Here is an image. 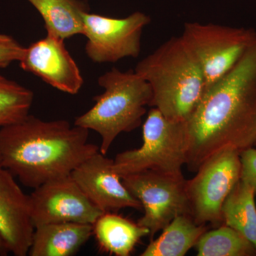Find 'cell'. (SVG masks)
I'll use <instances>...</instances> for the list:
<instances>
[{
	"label": "cell",
	"instance_id": "9",
	"mask_svg": "<svg viewBox=\"0 0 256 256\" xmlns=\"http://www.w3.org/2000/svg\"><path fill=\"white\" fill-rule=\"evenodd\" d=\"M151 18L141 12L127 18H112L86 13L84 35L87 38L85 52L95 63H114L140 53L141 37Z\"/></svg>",
	"mask_w": 256,
	"mask_h": 256
},
{
	"label": "cell",
	"instance_id": "11",
	"mask_svg": "<svg viewBox=\"0 0 256 256\" xmlns=\"http://www.w3.org/2000/svg\"><path fill=\"white\" fill-rule=\"evenodd\" d=\"M70 176L88 198L104 213H116L127 208H142L139 200L114 172V160L100 151L77 166Z\"/></svg>",
	"mask_w": 256,
	"mask_h": 256
},
{
	"label": "cell",
	"instance_id": "12",
	"mask_svg": "<svg viewBox=\"0 0 256 256\" xmlns=\"http://www.w3.org/2000/svg\"><path fill=\"white\" fill-rule=\"evenodd\" d=\"M64 41L47 34L26 47L18 63L24 70L34 74L52 87L76 95L82 89L84 78Z\"/></svg>",
	"mask_w": 256,
	"mask_h": 256
},
{
	"label": "cell",
	"instance_id": "3",
	"mask_svg": "<svg viewBox=\"0 0 256 256\" xmlns=\"http://www.w3.org/2000/svg\"><path fill=\"white\" fill-rule=\"evenodd\" d=\"M134 72L150 86L151 107L166 118L185 122L204 92L200 64L181 36H173L138 62Z\"/></svg>",
	"mask_w": 256,
	"mask_h": 256
},
{
	"label": "cell",
	"instance_id": "4",
	"mask_svg": "<svg viewBox=\"0 0 256 256\" xmlns=\"http://www.w3.org/2000/svg\"><path fill=\"white\" fill-rule=\"evenodd\" d=\"M98 82L105 92L94 98L95 105L77 117L74 124L98 133L100 152L106 156L120 134L132 132L142 124L152 92L150 84L132 70L112 68Z\"/></svg>",
	"mask_w": 256,
	"mask_h": 256
},
{
	"label": "cell",
	"instance_id": "23",
	"mask_svg": "<svg viewBox=\"0 0 256 256\" xmlns=\"http://www.w3.org/2000/svg\"><path fill=\"white\" fill-rule=\"evenodd\" d=\"M8 247H6V244L2 237L0 236V256H6L8 255L9 252Z\"/></svg>",
	"mask_w": 256,
	"mask_h": 256
},
{
	"label": "cell",
	"instance_id": "1",
	"mask_svg": "<svg viewBox=\"0 0 256 256\" xmlns=\"http://www.w3.org/2000/svg\"><path fill=\"white\" fill-rule=\"evenodd\" d=\"M188 169L196 172L226 150L256 146V40L228 74L207 88L185 122Z\"/></svg>",
	"mask_w": 256,
	"mask_h": 256
},
{
	"label": "cell",
	"instance_id": "20",
	"mask_svg": "<svg viewBox=\"0 0 256 256\" xmlns=\"http://www.w3.org/2000/svg\"><path fill=\"white\" fill-rule=\"evenodd\" d=\"M33 92L0 74V128L16 124L30 114Z\"/></svg>",
	"mask_w": 256,
	"mask_h": 256
},
{
	"label": "cell",
	"instance_id": "22",
	"mask_svg": "<svg viewBox=\"0 0 256 256\" xmlns=\"http://www.w3.org/2000/svg\"><path fill=\"white\" fill-rule=\"evenodd\" d=\"M240 181L252 188L256 195V149L250 148L240 153Z\"/></svg>",
	"mask_w": 256,
	"mask_h": 256
},
{
	"label": "cell",
	"instance_id": "19",
	"mask_svg": "<svg viewBox=\"0 0 256 256\" xmlns=\"http://www.w3.org/2000/svg\"><path fill=\"white\" fill-rule=\"evenodd\" d=\"M198 256H254V244L228 226L206 230L195 246Z\"/></svg>",
	"mask_w": 256,
	"mask_h": 256
},
{
	"label": "cell",
	"instance_id": "16",
	"mask_svg": "<svg viewBox=\"0 0 256 256\" xmlns=\"http://www.w3.org/2000/svg\"><path fill=\"white\" fill-rule=\"evenodd\" d=\"M36 8L44 22L47 34L62 40L84 35V18L89 12L82 0H28Z\"/></svg>",
	"mask_w": 256,
	"mask_h": 256
},
{
	"label": "cell",
	"instance_id": "10",
	"mask_svg": "<svg viewBox=\"0 0 256 256\" xmlns=\"http://www.w3.org/2000/svg\"><path fill=\"white\" fill-rule=\"evenodd\" d=\"M34 190L30 197L34 227L63 222L94 225L104 214L70 175L47 182Z\"/></svg>",
	"mask_w": 256,
	"mask_h": 256
},
{
	"label": "cell",
	"instance_id": "17",
	"mask_svg": "<svg viewBox=\"0 0 256 256\" xmlns=\"http://www.w3.org/2000/svg\"><path fill=\"white\" fill-rule=\"evenodd\" d=\"M208 230V226L195 223L191 216L178 215L163 229L158 238L151 240L141 256H185Z\"/></svg>",
	"mask_w": 256,
	"mask_h": 256
},
{
	"label": "cell",
	"instance_id": "15",
	"mask_svg": "<svg viewBox=\"0 0 256 256\" xmlns=\"http://www.w3.org/2000/svg\"><path fill=\"white\" fill-rule=\"evenodd\" d=\"M94 235L101 250L116 256H129L150 230L116 213H104L94 224Z\"/></svg>",
	"mask_w": 256,
	"mask_h": 256
},
{
	"label": "cell",
	"instance_id": "8",
	"mask_svg": "<svg viewBox=\"0 0 256 256\" xmlns=\"http://www.w3.org/2000/svg\"><path fill=\"white\" fill-rule=\"evenodd\" d=\"M124 186L138 198L144 215L138 223L150 230V238L162 230L175 217L188 214L186 180L183 174L146 170L122 178Z\"/></svg>",
	"mask_w": 256,
	"mask_h": 256
},
{
	"label": "cell",
	"instance_id": "7",
	"mask_svg": "<svg viewBox=\"0 0 256 256\" xmlns=\"http://www.w3.org/2000/svg\"><path fill=\"white\" fill-rule=\"evenodd\" d=\"M240 153L226 150L206 160L191 180H186L188 214L200 225L223 224L222 208L240 180Z\"/></svg>",
	"mask_w": 256,
	"mask_h": 256
},
{
	"label": "cell",
	"instance_id": "2",
	"mask_svg": "<svg viewBox=\"0 0 256 256\" xmlns=\"http://www.w3.org/2000/svg\"><path fill=\"white\" fill-rule=\"evenodd\" d=\"M88 133L65 120L46 121L28 114L0 128L2 168L32 188L69 176L100 151L98 146L88 142Z\"/></svg>",
	"mask_w": 256,
	"mask_h": 256
},
{
	"label": "cell",
	"instance_id": "14",
	"mask_svg": "<svg viewBox=\"0 0 256 256\" xmlns=\"http://www.w3.org/2000/svg\"><path fill=\"white\" fill-rule=\"evenodd\" d=\"M94 235V226L87 224L54 223L35 227L28 255L72 256Z\"/></svg>",
	"mask_w": 256,
	"mask_h": 256
},
{
	"label": "cell",
	"instance_id": "13",
	"mask_svg": "<svg viewBox=\"0 0 256 256\" xmlns=\"http://www.w3.org/2000/svg\"><path fill=\"white\" fill-rule=\"evenodd\" d=\"M15 176L0 168V236L15 256L28 255L35 227L30 195L22 191Z\"/></svg>",
	"mask_w": 256,
	"mask_h": 256
},
{
	"label": "cell",
	"instance_id": "21",
	"mask_svg": "<svg viewBox=\"0 0 256 256\" xmlns=\"http://www.w3.org/2000/svg\"><path fill=\"white\" fill-rule=\"evenodd\" d=\"M25 48L12 36L0 34V68H6L22 58Z\"/></svg>",
	"mask_w": 256,
	"mask_h": 256
},
{
	"label": "cell",
	"instance_id": "6",
	"mask_svg": "<svg viewBox=\"0 0 256 256\" xmlns=\"http://www.w3.org/2000/svg\"><path fill=\"white\" fill-rule=\"evenodd\" d=\"M200 64L205 90L236 65L256 40L252 28L216 24L185 23L180 36Z\"/></svg>",
	"mask_w": 256,
	"mask_h": 256
},
{
	"label": "cell",
	"instance_id": "18",
	"mask_svg": "<svg viewBox=\"0 0 256 256\" xmlns=\"http://www.w3.org/2000/svg\"><path fill=\"white\" fill-rule=\"evenodd\" d=\"M256 194L246 184L239 181L222 208L223 224L242 234L256 249Z\"/></svg>",
	"mask_w": 256,
	"mask_h": 256
},
{
	"label": "cell",
	"instance_id": "24",
	"mask_svg": "<svg viewBox=\"0 0 256 256\" xmlns=\"http://www.w3.org/2000/svg\"><path fill=\"white\" fill-rule=\"evenodd\" d=\"M2 168V164L1 156H0V168Z\"/></svg>",
	"mask_w": 256,
	"mask_h": 256
},
{
	"label": "cell",
	"instance_id": "5",
	"mask_svg": "<svg viewBox=\"0 0 256 256\" xmlns=\"http://www.w3.org/2000/svg\"><path fill=\"white\" fill-rule=\"evenodd\" d=\"M142 146L119 153L114 170L121 178L152 170L166 174H182L186 162L185 122L166 118L156 108L148 112L143 124Z\"/></svg>",
	"mask_w": 256,
	"mask_h": 256
}]
</instances>
